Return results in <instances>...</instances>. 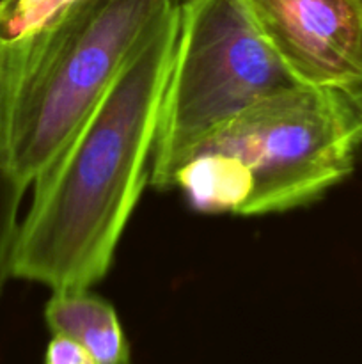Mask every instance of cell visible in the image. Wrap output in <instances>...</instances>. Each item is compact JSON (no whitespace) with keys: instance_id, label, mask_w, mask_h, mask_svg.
I'll return each instance as SVG.
<instances>
[{"instance_id":"obj_1","label":"cell","mask_w":362,"mask_h":364,"mask_svg":"<svg viewBox=\"0 0 362 364\" xmlns=\"http://www.w3.org/2000/svg\"><path fill=\"white\" fill-rule=\"evenodd\" d=\"M183 14L163 21L121 68L55 159L20 223L11 276L57 290L105 279L149 183L163 92Z\"/></svg>"},{"instance_id":"obj_2","label":"cell","mask_w":362,"mask_h":364,"mask_svg":"<svg viewBox=\"0 0 362 364\" xmlns=\"http://www.w3.org/2000/svg\"><path fill=\"white\" fill-rule=\"evenodd\" d=\"M192 0H75L0 41V156L23 188L57 156L138 46Z\"/></svg>"},{"instance_id":"obj_3","label":"cell","mask_w":362,"mask_h":364,"mask_svg":"<svg viewBox=\"0 0 362 364\" xmlns=\"http://www.w3.org/2000/svg\"><path fill=\"white\" fill-rule=\"evenodd\" d=\"M295 84L245 0H192L163 92L149 185L172 191L180 167L209 135Z\"/></svg>"},{"instance_id":"obj_4","label":"cell","mask_w":362,"mask_h":364,"mask_svg":"<svg viewBox=\"0 0 362 364\" xmlns=\"http://www.w3.org/2000/svg\"><path fill=\"white\" fill-rule=\"evenodd\" d=\"M361 144L346 92L295 84L245 109L195 151L224 153L240 166L251 191L245 217H256L318 201L350 176Z\"/></svg>"},{"instance_id":"obj_5","label":"cell","mask_w":362,"mask_h":364,"mask_svg":"<svg viewBox=\"0 0 362 364\" xmlns=\"http://www.w3.org/2000/svg\"><path fill=\"white\" fill-rule=\"evenodd\" d=\"M245 4L295 82L344 91L362 77V6L357 0Z\"/></svg>"},{"instance_id":"obj_6","label":"cell","mask_w":362,"mask_h":364,"mask_svg":"<svg viewBox=\"0 0 362 364\" xmlns=\"http://www.w3.org/2000/svg\"><path fill=\"white\" fill-rule=\"evenodd\" d=\"M45 322L53 336H66L87 348L99 364H130L131 354L116 309L87 290L52 291Z\"/></svg>"},{"instance_id":"obj_7","label":"cell","mask_w":362,"mask_h":364,"mask_svg":"<svg viewBox=\"0 0 362 364\" xmlns=\"http://www.w3.org/2000/svg\"><path fill=\"white\" fill-rule=\"evenodd\" d=\"M75 0H0V41H18L41 31Z\"/></svg>"},{"instance_id":"obj_8","label":"cell","mask_w":362,"mask_h":364,"mask_svg":"<svg viewBox=\"0 0 362 364\" xmlns=\"http://www.w3.org/2000/svg\"><path fill=\"white\" fill-rule=\"evenodd\" d=\"M27 188L21 187L6 169L0 156V294L11 279L14 244H16L20 223L18 213Z\"/></svg>"},{"instance_id":"obj_9","label":"cell","mask_w":362,"mask_h":364,"mask_svg":"<svg viewBox=\"0 0 362 364\" xmlns=\"http://www.w3.org/2000/svg\"><path fill=\"white\" fill-rule=\"evenodd\" d=\"M45 364H99L94 355L66 336H53L45 352Z\"/></svg>"},{"instance_id":"obj_10","label":"cell","mask_w":362,"mask_h":364,"mask_svg":"<svg viewBox=\"0 0 362 364\" xmlns=\"http://www.w3.org/2000/svg\"><path fill=\"white\" fill-rule=\"evenodd\" d=\"M348 100H350L351 107L355 110V116L358 119V127H361V135H362V77L358 78L355 84H351L350 87L344 89Z\"/></svg>"},{"instance_id":"obj_11","label":"cell","mask_w":362,"mask_h":364,"mask_svg":"<svg viewBox=\"0 0 362 364\" xmlns=\"http://www.w3.org/2000/svg\"><path fill=\"white\" fill-rule=\"evenodd\" d=\"M357 2H358V4H361V6H362V0H357Z\"/></svg>"}]
</instances>
